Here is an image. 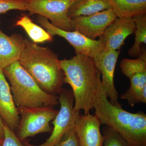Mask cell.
Listing matches in <instances>:
<instances>
[{"label":"cell","mask_w":146,"mask_h":146,"mask_svg":"<svg viewBox=\"0 0 146 146\" xmlns=\"http://www.w3.org/2000/svg\"><path fill=\"white\" fill-rule=\"evenodd\" d=\"M95 115L101 125L107 126L119 134L129 146H146V115L131 113L122 106L112 104L105 94L102 84L94 100Z\"/></svg>","instance_id":"obj_2"},{"label":"cell","mask_w":146,"mask_h":146,"mask_svg":"<svg viewBox=\"0 0 146 146\" xmlns=\"http://www.w3.org/2000/svg\"><path fill=\"white\" fill-rule=\"evenodd\" d=\"M17 108L21 117L16 134L21 142L39 133H52L50 123L57 115L58 110L50 106Z\"/></svg>","instance_id":"obj_5"},{"label":"cell","mask_w":146,"mask_h":146,"mask_svg":"<svg viewBox=\"0 0 146 146\" xmlns=\"http://www.w3.org/2000/svg\"><path fill=\"white\" fill-rule=\"evenodd\" d=\"M19 115L10 85L6 79L3 68H0V116L4 122L15 133L20 123Z\"/></svg>","instance_id":"obj_13"},{"label":"cell","mask_w":146,"mask_h":146,"mask_svg":"<svg viewBox=\"0 0 146 146\" xmlns=\"http://www.w3.org/2000/svg\"><path fill=\"white\" fill-rule=\"evenodd\" d=\"M109 0H76L68 12L72 18L80 16H89L111 9Z\"/></svg>","instance_id":"obj_16"},{"label":"cell","mask_w":146,"mask_h":146,"mask_svg":"<svg viewBox=\"0 0 146 146\" xmlns=\"http://www.w3.org/2000/svg\"><path fill=\"white\" fill-rule=\"evenodd\" d=\"M133 19L136 25L134 33L135 41L128 51V54L131 57L138 58L142 52L141 44H146V14L135 16Z\"/></svg>","instance_id":"obj_18"},{"label":"cell","mask_w":146,"mask_h":146,"mask_svg":"<svg viewBox=\"0 0 146 146\" xmlns=\"http://www.w3.org/2000/svg\"><path fill=\"white\" fill-rule=\"evenodd\" d=\"M4 137V122L0 116V141H3Z\"/></svg>","instance_id":"obj_23"},{"label":"cell","mask_w":146,"mask_h":146,"mask_svg":"<svg viewBox=\"0 0 146 146\" xmlns=\"http://www.w3.org/2000/svg\"><path fill=\"white\" fill-rule=\"evenodd\" d=\"M16 26L21 27L34 43L51 42L52 36L46 30L32 22L26 15H24L16 22Z\"/></svg>","instance_id":"obj_17"},{"label":"cell","mask_w":146,"mask_h":146,"mask_svg":"<svg viewBox=\"0 0 146 146\" xmlns=\"http://www.w3.org/2000/svg\"><path fill=\"white\" fill-rule=\"evenodd\" d=\"M55 146H78L75 127L67 132Z\"/></svg>","instance_id":"obj_22"},{"label":"cell","mask_w":146,"mask_h":146,"mask_svg":"<svg viewBox=\"0 0 146 146\" xmlns=\"http://www.w3.org/2000/svg\"><path fill=\"white\" fill-rule=\"evenodd\" d=\"M118 18H131L146 14V0H109Z\"/></svg>","instance_id":"obj_15"},{"label":"cell","mask_w":146,"mask_h":146,"mask_svg":"<svg viewBox=\"0 0 146 146\" xmlns=\"http://www.w3.org/2000/svg\"><path fill=\"white\" fill-rule=\"evenodd\" d=\"M64 74V83L72 88L76 111L90 113L101 84V74L92 58L76 55L69 59L60 60Z\"/></svg>","instance_id":"obj_1"},{"label":"cell","mask_w":146,"mask_h":146,"mask_svg":"<svg viewBox=\"0 0 146 146\" xmlns=\"http://www.w3.org/2000/svg\"><path fill=\"white\" fill-rule=\"evenodd\" d=\"M58 94V101L60 104V109L52 121L54 127L50 136L44 143L38 145L24 141L25 146H55L67 132L75 127L80 112L76 111L74 108V100L72 92L62 89Z\"/></svg>","instance_id":"obj_6"},{"label":"cell","mask_w":146,"mask_h":146,"mask_svg":"<svg viewBox=\"0 0 146 146\" xmlns=\"http://www.w3.org/2000/svg\"><path fill=\"white\" fill-rule=\"evenodd\" d=\"M76 0H25L26 11L51 21L54 26L63 30L74 31L72 18L68 12Z\"/></svg>","instance_id":"obj_7"},{"label":"cell","mask_w":146,"mask_h":146,"mask_svg":"<svg viewBox=\"0 0 146 146\" xmlns=\"http://www.w3.org/2000/svg\"><path fill=\"white\" fill-rule=\"evenodd\" d=\"M12 10L26 11L25 0H0V14Z\"/></svg>","instance_id":"obj_20"},{"label":"cell","mask_w":146,"mask_h":146,"mask_svg":"<svg viewBox=\"0 0 146 146\" xmlns=\"http://www.w3.org/2000/svg\"><path fill=\"white\" fill-rule=\"evenodd\" d=\"M5 137L2 146H25L18 139L16 133L4 123Z\"/></svg>","instance_id":"obj_21"},{"label":"cell","mask_w":146,"mask_h":146,"mask_svg":"<svg viewBox=\"0 0 146 146\" xmlns=\"http://www.w3.org/2000/svg\"><path fill=\"white\" fill-rule=\"evenodd\" d=\"M36 20L52 36L57 35L66 39L74 49L76 55L94 58L95 56L104 49L106 44L103 36L98 40H92L78 32L66 31L58 28L43 16L38 15Z\"/></svg>","instance_id":"obj_8"},{"label":"cell","mask_w":146,"mask_h":146,"mask_svg":"<svg viewBox=\"0 0 146 146\" xmlns=\"http://www.w3.org/2000/svg\"><path fill=\"white\" fill-rule=\"evenodd\" d=\"M3 72L10 83L11 91L17 107L54 106L59 104L56 95L42 90L19 61L3 68Z\"/></svg>","instance_id":"obj_4"},{"label":"cell","mask_w":146,"mask_h":146,"mask_svg":"<svg viewBox=\"0 0 146 146\" xmlns=\"http://www.w3.org/2000/svg\"><path fill=\"white\" fill-rule=\"evenodd\" d=\"M117 18L112 8L89 16H77L72 18L73 29L89 39L96 40L103 35L106 28Z\"/></svg>","instance_id":"obj_10"},{"label":"cell","mask_w":146,"mask_h":146,"mask_svg":"<svg viewBox=\"0 0 146 146\" xmlns=\"http://www.w3.org/2000/svg\"><path fill=\"white\" fill-rule=\"evenodd\" d=\"M121 50L104 49L93 58L97 68L102 76V86L106 96L114 105L121 106L119 102V94L114 83V74L116 63Z\"/></svg>","instance_id":"obj_9"},{"label":"cell","mask_w":146,"mask_h":146,"mask_svg":"<svg viewBox=\"0 0 146 146\" xmlns=\"http://www.w3.org/2000/svg\"><path fill=\"white\" fill-rule=\"evenodd\" d=\"M3 141H0V146H2Z\"/></svg>","instance_id":"obj_24"},{"label":"cell","mask_w":146,"mask_h":146,"mask_svg":"<svg viewBox=\"0 0 146 146\" xmlns=\"http://www.w3.org/2000/svg\"><path fill=\"white\" fill-rule=\"evenodd\" d=\"M25 46V39L21 35L9 36L0 28V68L3 69L19 61Z\"/></svg>","instance_id":"obj_14"},{"label":"cell","mask_w":146,"mask_h":146,"mask_svg":"<svg viewBox=\"0 0 146 146\" xmlns=\"http://www.w3.org/2000/svg\"><path fill=\"white\" fill-rule=\"evenodd\" d=\"M100 125L96 115L80 114L75 126L78 146H103L104 138Z\"/></svg>","instance_id":"obj_11"},{"label":"cell","mask_w":146,"mask_h":146,"mask_svg":"<svg viewBox=\"0 0 146 146\" xmlns=\"http://www.w3.org/2000/svg\"><path fill=\"white\" fill-rule=\"evenodd\" d=\"M136 25L133 18H117L108 26L103 36L105 41L104 49L119 50L125 44L128 36L133 34Z\"/></svg>","instance_id":"obj_12"},{"label":"cell","mask_w":146,"mask_h":146,"mask_svg":"<svg viewBox=\"0 0 146 146\" xmlns=\"http://www.w3.org/2000/svg\"><path fill=\"white\" fill-rule=\"evenodd\" d=\"M19 63L48 94L60 93L64 83V74L57 55L48 47H41L27 39Z\"/></svg>","instance_id":"obj_3"},{"label":"cell","mask_w":146,"mask_h":146,"mask_svg":"<svg viewBox=\"0 0 146 146\" xmlns=\"http://www.w3.org/2000/svg\"><path fill=\"white\" fill-rule=\"evenodd\" d=\"M103 146H129L127 142L117 132L107 126L103 129Z\"/></svg>","instance_id":"obj_19"}]
</instances>
